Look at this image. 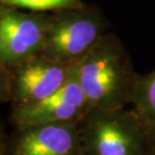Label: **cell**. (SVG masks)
I'll return each instance as SVG.
<instances>
[{
	"mask_svg": "<svg viewBox=\"0 0 155 155\" xmlns=\"http://www.w3.org/2000/svg\"><path fill=\"white\" fill-rule=\"evenodd\" d=\"M76 73L90 109L114 110L131 103L137 73L115 35L103 36L78 60Z\"/></svg>",
	"mask_w": 155,
	"mask_h": 155,
	"instance_id": "1",
	"label": "cell"
},
{
	"mask_svg": "<svg viewBox=\"0 0 155 155\" xmlns=\"http://www.w3.org/2000/svg\"><path fill=\"white\" fill-rule=\"evenodd\" d=\"M78 124L83 155H150L148 124L133 108L90 109Z\"/></svg>",
	"mask_w": 155,
	"mask_h": 155,
	"instance_id": "2",
	"label": "cell"
},
{
	"mask_svg": "<svg viewBox=\"0 0 155 155\" xmlns=\"http://www.w3.org/2000/svg\"><path fill=\"white\" fill-rule=\"evenodd\" d=\"M106 28L99 13L83 6L56 11L48 15L42 54L55 61L74 63L106 35Z\"/></svg>",
	"mask_w": 155,
	"mask_h": 155,
	"instance_id": "3",
	"label": "cell"
},
{
	"mask_svg": "<svg viewBox=\"0 0 155 155\" xmlns=\"http://www.w3.org/2000/svg\"><path fill=\"white\" fill-rule=\"evenodd\" d=\"M75 63L55 61L40 53L8 66L12 107L37 103L54 94L71 78Z\"/></svg>",
	"mask_w": 155,
	"mask_h": 155,
	"instance_id": "4",
	"label": "cell"
},
{
	"mask_svg": "<svg viewBox=\"0 0 155 155\" xmlns=\"http://www.w3.org/2000/svg\"><path fill=\"white\" fill-rule=\"evenodd\" d=\"M48 15L0 6V61L12 66L42 53Z\"/></svg>",
	"mask_w": 155,
	"mask_h": 155,
	"instance_id": "5",
	"label": "cell"
},
{
	"mask_svg": "<svg viewBox=\"0 0 155 155\" xmlns=\"http://www.w3.org/2000/svg\"><path fill=\"white\" fill-rule=\"evenodd\" d=\"M89 110L90 106L78 82L75 63L73 74L63 87L37 103L12 107L10 122L15 128L69 121L79 123Z\"/></svg>",
	"mask_w": 155,
	"mask_h": 155,
	"instance_id": "6",
	"label": "cell"
},
{
	"mask_svg": "<svg viewBox=\"0 0 155 155\" xmlns=\"http://www.w3.org/2000/svg\"><path fill=\"white\" fill-rule=\"evenodd\" d=\"M9 155H83L78 122L15 128L8 137Z\"/></svg>",
	"mask_w": 155,
	"mask_h": 155,
	"instance_id": "7",
	"label": "cell"
},
{
	"mask_svg": "<svg viewBox=\"0 0 155 155\" xmlns=\"http://www.w3.org/2000/svg\"><path fill=\"white\" fill-rule=\"evenodd\" d=\"M130 104L148 125L155 126V70L137 74Z\"/></svg>",
	"mask_w": 155,
	"mask_h": 155,
	"instance_id": "8",
	"label": "cell"
},
{
	"mask_svg": "<svg viewBox=\"0 0 155 155\" xmlns=\"http://www.w3.org/2000/svg\"><path fill=\"white\" fill-rule=\"evenodd\" d=\"M0 6L43 13L76 8L81 6V4L79 3V0H0Z\"/></svg>",
	"mask_w": 155,
	"mask_h": 155,
	"instance_id": "9",
	"label": "cell"
},
{
	"mask_svg": "<svg viewBox=\"0 0 155 155\" xmlns=\"http://www.w3.org/2000/svg\"><path fill=\"white\" fill-rule=\"evenodd\" d=\"M10 74L8 66L0 61V104L10 102Z\"/></svg>",
	"mask_w": 155,
	"mask_h": 155,
	"instance_id": "10",
	"label": "cell"
},
{
	"mask_svg": "<svg viewBox=\"0 0 155 155\" xmlns=\"http://www.w3.org/2000/svg\"><path fill=\"white\" fill-rule=\"evenodd\" d=\"M0 155H9L8 151V136L0 122Z\"/></svg>",
	"mask_w": 155,
	"mask_h": 155,
	"instance_id": "11",
	"label": "cell"
},
{
	"mask_svg": "<svg viewBox=\"0 0 155 155\" xmlns=\"http://www.w3.org/2000/svg\"><path fill=\"white\" fill-rule=\"evenodd\" d=\"M149 128V149L150 155H155V126L148 125Z\"/></svg>",
	"mask_w": 155,
	"mask_h": 155,
	"instance_id": "12",
	"label": "cell"
}]
</instances>
